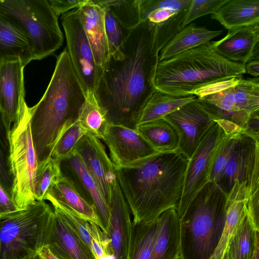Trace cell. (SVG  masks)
Listing matches in <instances>:
<instances>
[{
  "instance_id": "1",
  "label": "cell",
  "mask_w": 259,
  "mask_h": 259,
  "mask_svg": "<svg viewBox=\"0 0 259 259\" xmlns=\"http://www.w3.org/2000/svg\"><path fill=\"white\" fill-rule=\"evenodd\" d=\"M123 52L122 60L110 56L101 69L94 94L109 123L136 129L156 90L153 80L159 53L156 24L142 21L130 30Z\"/></svg>"
},
{
  "instance_id": "2",
  "label": "cell",
  "mask_w": 259,
  "mask_h": 259,
  "mask_svg": "<svg viewBox=\"0 0 259 259\" xmlns=\"http://www.w3.org/2000/svg\"><path fill=\"white\" fill-rule=\"evenodd\" d=\"M188 159L178 150L157 152L138 165L115 168L133 223L155 221L180 202Z\"/></svg>"
},
{
  "instance_id": "3",
  "label": "cell",
  "mask_w": 259,
  "mask_h": 259,
  "mask_svg": "<svg viewBox=\"0 0 259 259\" xmlns=\"http://www.w3.org/2000/svg\"><path fill=\"white\" fill-rule=\"evenodd\" d=\"M85 100V93L65 48L57 57L54 73L43 96L30 107L37 166L52 157L60 138L77 121Z\"/></svg>"
},
{
  "instance_id": "4",
  "label": "cell",
  "mask_w": 259,
  "mask_h": 259,
  "mask_svg": "<svg viewBox=\"0 0 259 259\" xmlns=\"http://www.w3.org/2000/svg\"><path fill=\"white\" fill-rule=\"evenodd\" d=\"M245 73L243 63L218 54L210 41L158 62L153 84L156 90L170 95H194L203 88Z\"/></svg>"
},
{
  "instance_id": "5",
  "label": "cell",
  "mask_w": 259,
  "mask_h": 259,
  "mask_svg": "<svg viewBox=\"0 0 259 259\" xmlns=\"http://www.w3.org/2000/svg\"><path fill=\"white\" fill-rule=\"evenodd\" d=\"M227 196L209 182L186 209L178 214L180 259H210L220 239L226 215Z\"/></svg>"
},
{
  "instance_id": "6",
  "label": "cell",
  "mask_w": 259,
  "mask_h": 259,
  "mask_svg": "<svg viewBox=\"0 0 259 259\" xmlns=\"http://www.w3.org/2000/svg\"><path fill=\"white\" fill-rule=\"evenodd\" d=\"M213 121H221L232 131H245L250 117L259 114V78L243 76L217 83L194 94Z\"/></svg>"
},
{
  "instance_id": "7",
  "label": "cell",
  "mask_w": 259,
  "mask_h": 259,
  "mask_svg": "<svg viewBox=\"0 0 259 259\" xmlns=\"http://www.w3.org/2000/svg\"><path fill=\"white\" fill-rule=\"evenodd\" d=\"M54 210L45 201L0 214V259H30L44 246Z\"/></svg>"
},
{
  "instance_id": "8",
  "label": "cell",
  "mask_w": 259,
  "mask_h": 259,
  "mask_svg": "<svg viewBox=\"0 0 259 259\" xmlns=\"http://www.w3.org/2000/svg\"><path fill=\"white\" fill-rule=\"evenodd\" d=\"M0 12L14 21L29 40L33 60L52 55L64 40L56 15L48 0H0Z\"/></svg>"
},
{
  "instance_id": "9",
  "label": "cell",
  "mask_w": 259,
  "mask_h": 259,
  "mask_svg": "<svg viewBox=\"0 0 259 259\" xmlns=\"http://www.w3.org/2000/svg\"><path fill=\"white\" fill-rule=\"evenodd\" d=\"M14 181L12 199L22 209L36 201L34 181L38 163L30 128V111L26 104L14 121L10 134Z\"/></svg>"
},
{
  "instance_id": "10",
  "label": "cell",
  "mask_w": 259,
  "mask_h": 259,
  "mask_svg": "<svg viewBox=\"0 0 259 259\" xmlns=\"http://www.w3.org/2000/svg\"><path fill=\"white\" fill-rule=\"evenodd\" d=\"M235 182L246 184L250 198L259 196V140L244 130L239 132L222 174L215 184L227 196Z\"/></svg>"
},
{
  "instance_id": "11",
  "label": "cell",
  "mask_w": 259,
  "mask_h": 259,
  "mask_svg": "<svg viewBox=\"0 0 259 259\" xmlns=\"http://www.w3.org/2000/svg\"><path fill=\"white\" fill-rule=\"evenodd\" d=\"M226 134H230L227 127L214 121L189 159L183 193L177 209L178 214L186 209L199 192L210 182V174L215 154Z\"/></svg>"
},
{
  "instance_id": "12",
  "label": "cell",
  "mask_w": 259,
  "mask_h": 259,
  "mask_svg": "<svg viewBox=\"0 0 259 259\" xmlns=\"http://www.w3.org/2000/svg\"><path fill=\"white\" fill-rule=\"evenodd\" d=\"M61 19L66 38V48L76 75L85 95L94 93L101 69L96 65L78 9L62 14Z\"/></svg>"
},
{
  "instance_id": "13",
  "label": "cell",
  "mask_w": 259,
  "mask_h": 259,
  "mask_svg": "<svg viewBox=\"0 0 259 259\" xmlns=\"http://www.w3.org/2000/svg\"><path fill=\"white\" fill-rule=\"evenodd\" d=\"M102 140L107 145L115 168L135 167L156 153L136 129L110 124Z\"/></svg>"
},
{
  "instance_id": "14",
  "label": "cell",
  "mask_w": 259,
  "mask_h": 259,
  "mask_svg": "<svg viewBox=\"0 0 259 259\" xmlns=\"http://www.w3.org/2000/svg\"><path fill=\"white\" fill-rule=\"evenodd\" d=\"M163 118L175 128L179 137L178 150L188 159L214 121L198 104L196 97Z\"/></svg>"
},
{
  "instance_id": "15",
  "label": "cell",
  "mask_w": 259,
  "mask_h": 259,
  "mask_svg": "<svg viewBox=\"0 0 259 259\" xmlns=\"http://www.w3.org/2000/svg\"><path fill=\"white\" fill-rule=\"evenodd\" d=\"M74 151L81 159L109 206L117 179L115 167L104 145L99 138L87 133L78 142Z\"/></svg>"
},
{
  "instance_id": "16",
  "label": "cell",
  "mask_w": 259,
  "mask_h": 259,
  "mask_svg": "<svg viewBox=\"0 0 259 259\" xmlns=\"http://www.w3.org/2000/svg\"><path fill=\"white\" fill-rule=\"evenodd\" d=\"M62 175L74 186L87 202L96 210L101 230L107 234L110 219V207L95 181L81 159L73 150L60 162Z\"/></svg>"
},
{
  "instance_id": "17",
  "label": "cell",
  "mask_w": 259,
  "mask_h": 259,
  "mask_svg": "<svg viewBox=\"0 0 259 259\" xmlns=\"http://www.w3.org/2000/svg\"><path fill=\"white\" fill-rule=\"evenodd\" d=\"M24 67L20 60L0 63V110L10 127L26 104Z\"/></svg>"
},
{
  "instance_id": "18",
  "label": "cell",
  "mask_w": 259,
  "mask_h": 259,
  "mask_svg": "<svg viewBox=\"0 0 259 259\" xmlns=\"http://www.w3.org/2000/svg\"><path fill=\"white\" fill-rule=\"evenodd\" d=\"M44 246L58 259H95L91 249L54 210Z\"/></svg>"
},
{
  "instance_id": "19",
  "label": "cell",
  "mask_w": 259,
  "mask_h": 259,
  "mask_svg": "<svg viewBox=\"0 0 259 259\" xmlns=\"http://www.w3.org/2000/svg\"><path fill=\"white\" fill-rule=\"evenodd\" d=\"M110 207L107 235L115 259H127L132 227L130 210L117 183L114 186Z\"/></svg>"
},
{
  "instance_id": "20",
  "label": "cell",
  "mask_w": 259,
  "mask_h": 259,
  "mask_svg": "<svg viewBox=\"0 0 259 259\" xmlns=\"http://www.w3.org/2000/svg\"><path fill=\"white\" fill-rule=\"evenodd\" d=\"M78 9L96 65L101 69L110 57L105 27V10L92 0Z\"/></svg>"
},
{
  "instance_id": "21",
  "label": "cell",
  "mask_w": 259,
  "mask_h": 259,
  "mask_svg": "<svg viewBox=\"0 0 259 259\" xmlns=\"http://www.w3.org/2000/svg\"><path fill=\"white\" fill-rule=\"evenodd\" d=\"M259 41V23L228 30L218 41H211L213 49L225 58L244 65L251 58Z\"/></svg>"
},
{
  "instance_id": "22",
  "label": "cell",
  "mask_w": 259,
  "mask_h": 259,
  "mask_svg": "<svg viewBox=\"0 0 259 259\" xmlns=\"http://www.w3.org/2000/svg\"><path fill=\"white\" fill-rule=\"evenodd\" d=\"M249 191L246 184L235 182L227 196L226 215L218 244L210 259H222L232 238L247 214L246 203Z\"/></svg>"
},
{
  "instance_id": "23",
  "label": "cell",
  "mask_w": 259,
  "mask_h": 259,
  "mask_svg": "<svg viewBox=\"0 0 259 259\" xmlns=\"http://www.w3.org/2000/svg\"><path fill=\"white\" fill-rule=\"evenodd\" d=\"M19 60L24 66L33 60L29 40L14 21L0 12V63Z\"/></svg>"
},
{
  "instance_id": "24",
  "label": "cell",
  "mask_w": 259,
  "mask_h": 259,
  "mask_svg": "<svg viewBox=\"0 0 259 259\" xmlns=\"http://www.w3.org/2000/svg\"><path fill=\"white\" fill-rule=\"evenodd\" d=\"M152 259H180V226L178 212L170 208L157 219Z\"/></svg>"
},
{
  "instance_id": "25",
  "label": "cell",
  "mask_w": 259,
  "mask_h": 259,
  "mask_svg": "<svg viewBox=\"0 0 259 259\" xmlns=\"http://www.w3.org/2000/svg\"><path fill=\"white\" fill-rule=\"evenodd\" d=\"M46 200L66 207L82 219L94 223L101 228L94 207L87 202L71 182L62 175L53 185Z\"/></svg>"
},
{
  "instance_id": "26",
  "label": "cell",
  "mask_w": 259,
  "mask_h": 259,
  "mask_svg": "<svg viewBox=\"0 0 259 259\" xmlns=\"http://www.w3.org/2000/svg\"><path fill=\"white\" fill-rule=\"evenodd\" d=\"M211 18L228 30L259 23V0H227Z\"/></svg>"
},
{
  "instance_id": "27",
  "label": "cell",
  "mask_w": 259,
  "mask_h": 259,
  "mask_svg": "<svg viewBox=\"0 0 259 259\" xmlns=\"http://www.w3.org/2000/svg\"><path fill=\"white\" fill-rule=\"evenodd\" d=\"M223 30H211L191 23L186 25L161 49L158 61L169 59L179 54L205 44L221 35Z\"/></svg>"
},
{
  "instance_id": "28",
  "label": "cell",
  "mask_w": 259,
  "mask_h": 259,
  "mask_svg": "<svg viewBox=\"0 0 259 259\" xmlns=\"http://www.w3.org/2000/svg\"><path fill=\"white\" fill-rule=\"evenodd\" d=\"M136 130L157 152H171L178 149L179 137L177 132L164 118L140 124Z\"/></svg>"
},
{
  "instance_id": "29",
  "label": "cell",
  "mask_w": 259,
  "mask_h": 259,
  "mask_svg": "<svg viewBox=\"0 0 259 259\" xmlns=\"http://www.w3.org/2000/svg\"><path fill=\"white\" fill-rule=\"evenodd\" d=\"M195 98L194 95L175 96L155 90L145 104L138 125L163 118Z\"/></svg>"
},
{
  "instance_id": "30",
  "label": "cell",
  "mask_w": 259,
  "mask_h": 259,
  "mask_svg": "<svg viewBox=\"0 0 259 259\" xmlns=\"http://www.w3.org/2000/svg\"><path fill=\"white\" fill-rule=\"evenodd\" d=\"M157 219L148 223H132L127 259H152Z\"/></svg>"
},
{
  "instance_id": "31",
  "label": "cell",
  "mask_w": 259,
  "mask_h": 259,
  "mask_svg": "<svg viewBox=\"0 0 259 259\" xmlns=\"http://www.w3.org/2000/svg\"><path fill=\"white\" fill-rule=\"evenodd\" d=\"M248 216L245 217L227 250L228 259H252L259 244V234Z\"/></svg>"
},
{
  "instance_id": "32",
  "label": "cell",
  "mask_w": 259,
  "mask_h": 259,
  "mask_svg": "<svg viewBox=\"0 0 259 259\" xmlns=\"http://www.w3.org/2000/svg\"><path fill=\"white\" fill-rule=\"evenodd\" d=\"M77 121L87 133L101 140L110 124L105 111L99 105L94 93L86 94V100Z\"/></svg>"
},
{
  "instance_id": "33",
  "label": "cell",
  "mask_w": 259,
  "mask_h": 259,
  "mask_svg": "<svg viewBox=\"0 0 259 259\" xmlns=\"http://www.w3.org/2000/svg\"><path fill=\"white\" fill-rule=\"evenodd\" d=\"M191 0H140L142 21L156 25L169 19L188 6Z\"/></svg>"
},
{
  "instance_id": "34",
  "label": "cell",
  "mask_w": 259,
  "mask_h": 259,
  "mask_svg": "<svg viewBox=\"0 0 259 259\" xmlns=\"http://www.w3.org/2000/svg\"><path fill=\"white\" fill-rule=\"evenodd\" d=\"M103 9H108L121 25L128 30L141 22L140 0H92Z\"/></svg>"
},
{
  "instance_id": "35",
  "label": "cell",
  "mask_w": 259,
  "mask_h": 259,
  "mask_svg": "<svg viewBox=\"0 0 259 259\" xmlns=\"http://www.w3.org/2000/svg\"><path fill=\"white\" fill-rule=\"evenodd\" d=\"M10 131L0 110V186L12 198L14 177L11 157Z\"/></svg>"
},
{
  "instance_id": "36",
  "label": "cell",
  "mask_w": 259,
  "mask_h": 259,
  "mask_svg": "<svg viewBox=\"0 0 259 259\" xmlns=\"http://www.w3.org/2000/svg\"><path fill=\"white\" fill-rule=\"evenodd\" d=\"M60 162L51 157L44 164L37 167L34 181L36 201H45L53 185L61 177Z\"/></svg>"
},
{
  "instance_id": "37",
  "label": "cell",
  "mask_w": 259,
  "mask_h": 259,
  "mask_svg": "<svg viewBox=\"0 0 259 259\" xmlns=\"http://www.w3.org/2000/svg\"><path fill=\"white\" fill-rule=\"evenodd\" d=\"M105 10V27L111 57L117 60L124 58L123 44L130 31L124 28L107 9Z\"/></svg>"
},
{
  "instance_id": "38",
  "label": "cell",
  "mask_w": 259,
  "mask_h": 259,
  "mask_svg": "<svg viewBox=\"0 0 259 259\" xmlns=\"http://www.w3.org/2000/svg\"><path fill=\"white\" fill-rule=\"evenodd\" d=\"M190 3L167 20L156 25V38L159 52L177 33L185 27L184 23Z\"/></svg>"
},
{
  "instance_id": "39",
  "label": "cell",
  "mask_w": 259,
  "mask_h": 259,
  "mask_svg": "<svg viewBox=\"0 0 259 259\" xmlns=\"http://www.w3.org/2000/svg\"><path fill=\"white\" fill-rule=\"evenodd\" d=\"M87 134L78 121L60 138L53 150L52 157L59 161L68 157L79 140Z\"/></svg>"
},
{
  "instance_id": "40",
  "label": "cell",
  "mask_w": 259,
  "mask_h": 259,
  "mask_svg": "<svg viewBox=\"0 0 259 259\" xmlns=\"http://www.w3.org/2000/svg\"><path fill=\"white\" fill-rule=\"evenodd\" d=\"M241 131L231 134H226L223 139L213 161L210 174V182L216 183L221 177L237 135Z\"/></svg>"
},
{
  "instance_id": "41",
  "label": "cell",
  "mask_w": 259,
  "mask_h": 259,
  "mask_svg": "<svg viewBox=\"0 0 259 259\" xmlns=\"http://www.w3.org/2000/svg\"><path fill=\"white\" fill-rule=\"evenodd\" d=\"M54 210L57 212L91 249V240L89 231V222L82 219L66 207L51 202Z\"/></svg>"
},
{
  "instance_id": "42",
  "label": "cell",
  "mask_w": 259,
  "mask_h": 259,
  "mask_svg": "<svg viewBox=\"0 0 259 259\" xmlns=\"http://www.w3.org/2000/svg\"><path fill=\"white\" fill-rule=\"evenodd\" d=\"M89 231L91 240V248L95 259L104 255H114L110 238L98 225L89 222Z\"/></svg>"
},
{
  "instance_id": "43",
  "label": "cell",
  "mask_w": 259,
  "mask_h": 259,
  "mask_svg": "<svg viewBox=\"0 0 259 259\" xmlns=\"http://www.w3.org/2000/svg\"><path fill=\"white\" fill-rule=\"evenodd\" d=\"M227 0H191L185 27L201 16L214 13Z\"/></svg>"
},
{
  "instance_id": "44",
  "label": "cell",
  "mask_w": 259,
  "mask_h": 259,
  "mask_svg": "<svg viewBox=\"0 0 259 259\" xmlns=\"http://www.w3.org/2000/svg\"><path fill=\"white\" fill-rule=\"evenodd\" d=\"M89 0H49L48 2L56 15L59 17L72 10L85 5Z\"/></svg>"
},
{
  "instance_id": "45",
  "label": "cell",
  "mask_w": 259,
  "mask_h": 259,
  "mask_svg": "<svg viewBox=\"0 0 259 259\" xmlns=\"http://www.w3.org/2000/svg\"><path fill=\"white\" fill-rule=\"evenodd\" d=\"M19 209L11 197L0 186V214L13 212Z\"/></svg>"
},
{
  "instance_id": "46",
  "label": "cell",
  "mask_w": 259,
  "mask_h": 259,
  "mask_svg": "<svg viewBox=\"0 0 259 259\" xmlns=\"http://www.w3.org/2000/svg\"><path fill=\"white\" fill-rule=\"evenodd\" d=\"M245 73L254 77L259 75V54L253 53L250 59L245 64Z\"/></svg>"
},
{
  "instance_id": "47",
  "label": "cell",
  "mask_w": 259,
  "mask_h": 259,
  "mask_svg": "<svg viewBox=\"0 0 259 259\" xmlns=\"http://www.w3.org/2000/svg\"><path fill=\"white\" fill-rule=\"evenodd\" d=\"M39 259H58L54 256L46 246H42L37 252Z\"/></svg>"
},
{
  "instance_id": "48",
  "label": "cell",
  "mask_w": 259,
  "mask_h": 259,
  "mask_svg": "<svg viewBox=\"0 0 259 259\" xmlns=\"http://www.w3.org/2000/svg\"><path fill=\"white\" fill-rule=\"evenodd\" d=\"M252 259H259V244L257 245Z\"/></svg>"
},
{
  "instance_id": "49",
  "label": "cell",
  "mask_w": 259,
  "mask_h": 259,
  "mask_svg": "<svg viewBox=\"0 0 259 259\" xmlns=\"http://www.w3.org/2000/svg\"><path fill=\"white\" fill-rule=\"evenodd\" d=\"M222 259H228V254H227V252L226 251V253L225 254L224 257H223Z\"/></svg>"
},
{
  "instance_id": "50",
  "label": "cell",
  "mask_w": 259,
  "mask_h": 259,
  "mask_svg": "<svg viewBox=\"0 0 259 259\" xmlns=\"http://www.w3.org/2000/svg\"><path fill=\"white\" fill-rule=\"evenodd\" d=\"M30 259H39V258H38V256H35L34 257L31 258Z\"/></svg>"
},
{
  "instance_id": "51",
  "label": "cell",
  "mask_w": 259,
  "mask_h": 259,
  "mask_svg": "<svg viewBox=\"0 0 259 259\" xmlns=\"http://www.w3.org/2000/svg\"><path fill=\"white\" fill-rule=\"evenodd\" d=\"M0 217H1V214H0Z\"/></svg>"
}]
</instances>
